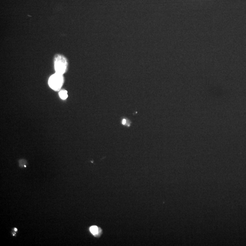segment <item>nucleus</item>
I'll return each instance as SVG.
<instances>
[{"instance_id": "obj_4", "label": "nucleus", "mask_w": 246, "mask_h": 246, "mask_svg": "<svg viewBox=\"0 0 246 246\" xmlns=\"http://www.w3.org/2000/svg\"><path fill=\"white\" fill-rule=\"evenodd\" d=\"M90 231H91L92 233L94 235H97L98 233V228L97 226H92L90 228Z\"/></svg>"}, {"instance_id": "obj_2", "label": "nucleus", "mask_w": 246, "mask_h": 246, "mask_svg": "<svg viewBox=\"0 0 246 246\" xmlns=\"http://www.w3.org/2000/svg\"><path fill=\"white\" fill-rule=\"evenodd\" d=\"M64 78L63 75L56 73L51 76L48 80L49 87L55 91L61 89L64 84Z\"/></svg>"}, {"instance_id": "obj_1", "label": "nucleus", "mask_w": 246, "mask_h": 246, "mask_svg": "<svg viewBox=\"0 0 246 246\" xmlns=\"http://www.w3.org/2000/svg\"><path fill=\"white\" fill-rule=\"evenodd\" d=\"M54 64L56 73L63 75L68 70V60L63 55L61 54L55 55Z\"/></svg>"}, {"instance_id": "obj_3", "label": "nucleus", "mask_w": 246, "mask_h": 246, "mask_svg": "<svg viewBox=\"0 0 246 246\" xmlns=\"http://www.w3.org/2000/svg\"><path fill=\"white\" fill-rule=\"evenodd\" d=\"M59 95L60 98L62 100H66L68 97V92L65 89L61 90L59 93Z\"/></svg>"}, {"instance_id": "obj_5", "label": "nucleus", "mask_w": 246, "mask_h": 246, "mask_svg": "<svg viewBox=\"0 0 246 246\" xmlns=\"http://www.w3.org/2000/svg\"><path fill=\"white\" fill-rule=\"evenodd\" d=\"M126 120H125V119H123V121H122L123 124H125V123H126Z\"/></svg>"}]
</instances>
